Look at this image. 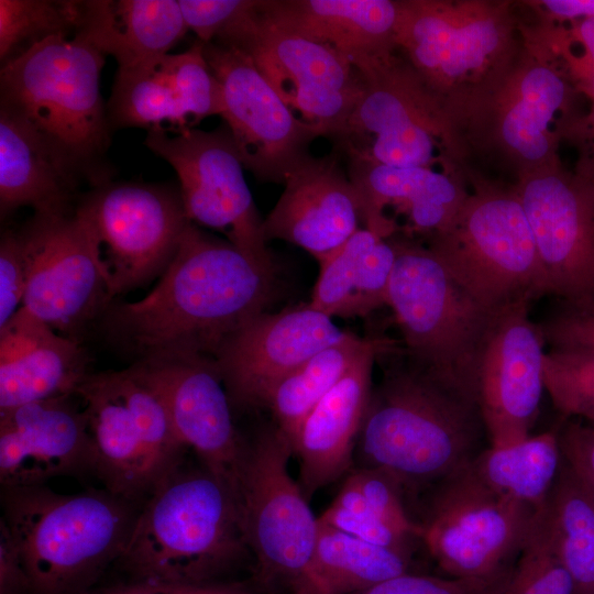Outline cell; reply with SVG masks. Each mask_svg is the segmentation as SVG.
Segmentation results:
<instances>
[{
	"label": "cell",
	"mask_w": 594,
	"mask_h": 594,
	"mask_svg": "<svg viewBox=\"0 0 594 594\" xmlns=\"http://www.w3.org/2000/svg\"><path fill=\"white\" fill-rule=\"evenodd\" d=\"M275 267L190 222L156 286L142 299L109 306L100 324L134 362L213 356L222 342L268 306Z\"/></svg>",
	"instance_id": "cell-1"
},
{
	"label": "cell",
	"mask_w": 594,
	"mask_h": 594,
	"mask_svg": "<svg viewBox=\"0 0 594 594\" xmlns=\"http://www.w3.org/2000/svg\"><path fill=\"white\" fill-rule=\"evenodd\" d=\"M362 465L419 495L469 464L488 442L475 399L408 362L372 388L359 433Z\"/></svg>",
	"instance_id": "cell-2"
},
{
	"label": "cell",
	"mask_w": 594,
	"mask_h": 594,
	"mask_svg": "<svg viewBox=\"0 0 594 594\" xmlns=\"http://www.w3.org/2000/svg\"><path fill=\"white\" fill-rule=\"evenodd\" d=\"M3 516L31 594H87L131 536L142 503L107 488L61 494L44 484L2 487Z\"/></svg>",
	"instance_id": "cell-3"
},
{
	"label": "cell",
	"mask_w": 594,
	"mask_h": 594,
	"mask_svg": "<svg viewBox=\"0 0 594 594\" xmlns=\"http://www.w3.org/2000/svg\"><path fill=\"white\" fill-rule=\"evenodd\" d=\"M238 499L204 466L179 465L142 503L120 565L133 580H219L246 553Z\"/></svg>",
	"instance_id": "cell-4"
},
{
	"label": "cell",
	"mask_w": 594,
	"mask_h": 594,
	"mask_svg": "<svg viewBox=\"0 0 594 594\" xmlns=\"http://www.w3.org/2000/svg\"><path fill=\"white\" fill-rule=\"evenodd\" d=\"M102 53L55 36L0 69V107L30 124L92 188L111 180L112 127L100 91Z\"/></svg>",
	"instance_id": "cell-5"
},
{
	"label": "cell",
	"mask_w": 594,
	"mask_h": 594,
	"mask_svg": "<svg viewBox=\"0 0 594 594\" xmlns=\"http://www.w3.org/2000/svg\"><path fill=\"white\" fill-rule=\"evenodd\" d=\"M520 34L508 2L397 1L396 51L453 121L510 67Z\"/></svg>",
	"instance_id": "cell-6"
},
{
	"label": "cell",
	"mask_w": 594,
	"mask_h": 594,
	"mask_svg": "<svg viewBox=\"0 0 594 594\" xmlns=\"http://www.w3.org/2000/svg\"><path fill=\"white\" fill-rule=\"evenodd\" d=\"M361 95L330 140L349 161L461 173L466 151L449 112L396 51L358 68Z\"/></svg>",
	"instance_id": "cell-7"
},
{
	"label": "cell",
	"mask_w": 594,
	"mask_h": 594,
	"mask_svg": "<svg viewBox=\"0 0 594 594\" xmlns=\"http://www.w3.org/2000/svg\"><path fill=\"white\" fill-rule=\"evenodd\" d=\"M388 239L396 260L387 306L400 328L407 362L476 400L480 353L495 311L474 300L427 245L400 233Z\"/></svg>",
	"instance_id": "cell-8"
},
{
	"label": "cell",
	"mask_w": 594,
	"mask_h": 594,
	"mask_svg": "<svg viewBox=\"0 0 594 594\" xmlns=\"http://www.w3.org/2000/svg\"><path fill=\"white\" fill-rule=\"evenodd\" d=\"M575 92L546 47L526 38L510 67L455 120L466 153L493 155L517 177L560 161L559 143L579 118Z\"/></svg>",
	"instance_id": "cell-9"
},
{
	"label": "cell",
	"mask_w": 594,
	"mask_h": 594,
	"mask_svg": "<svg viewBox=\"0 0 594 594\" xmlns=\"http://www.w3.org/2000/svg\"><path fill=\"white\" fill-rule=\"evenodd\" d=\"M428 249L480 305L497 311L549 295L546 274L513 186L473 182V189Z\"/></svg>",
	"instance_id": "cell-10"
},
{
	"label": "cell",
	"mask_w": 594,
	"mask_h": 594,
	"mask_svg": "<svg viewBox=\"0 0 594 594\" xmlns=\"http://www.w3.org/2000/svg\"><path fill=\"white\" fill-rule=\"evenodd\" d=\"M418 496L415 522L420 542L450 578L510 574L539 512L495 493L479 480L470 463Z\"/></svg>",
	"instance_id": "cell-11"
},
{
	"label": "cell",
	"mask_w": 594,
	"mask_h": 594,
	"mask_svg": "<svg viewBox=\"0 0 594 594\" xmlns=\"http://www.w3.org/2000/svg\"><path fill=\"white\" fill-rule=\"evenodd\" d=\"M75 213L112 299L162 275L190 223L179 187L139 182L94 187Z\"/></svg>",
	"instance_id": "cell-12"
},
{
	"label": "cell",
	"mask_w": 594,
	"mask_h": 594,
	"mask_svg": "<svg viewBox=\"0 0 594 594\" xmlns=\"http://www.w3.org/2000/svg\"><path fill=\"white\" fill-rule=\"evenodd\" d=\"M293 449L275 425L245 440L237 498L249 551L255 559V582L268 592L287 588L307 568L316 543L318 518L288 471Z\"/></svg>",
	"instance_id": "cell-13"
},
{
	"label": "cell",
	"mask_w": 594,
	"mask_h": 594,
	"mask_svg": "<svg viewBox=\"0 0 594 594\" xmlns=\"http://www.w3.org/2000/svg\"><path fill=\"white\" fill-rule=\"evenodd\" d=\"M210 43L246 54L293 114L319 138L343 127L363 87L351 61L271 21L260 0Z\"/></svg>",
	"instance_id": "cell-14"
},
{
	"label": "cell",
	"mask_w": 594,
	"mask_h": 594,
	"mask_svg": "<svg viewBox=\"0 0 594 594\" xmlns=\"http://www.w3.org/2000/svg\"><path fill=\"white\" fill-rule=\"evenodd\" d=\"M145 145L176 172L190 222L223 233L260 263L275 267L243 164L227 125L212 131H150Z\"/></svg>",
	"instance_id": "cell-15"
},
{
	"label": "cell",
	"mask_w": 594,
	"mask_h": 594,
	"mask_svg": "<svg viewBox=\"0 0 594 594\" xmlns=\"http://www.w3.org/2000/svg\"><path fill=\"white\" fill-rule=\"evenodd\" d=\"M19 233L30 268L20 308L81 342L112 302L85 227L75 210L34 213Z\"/></svg>",
	"instance_id": "cell-16"
},
{
	"label": "cell",
	"mask_w": 594,
	"mask_h": 594,
	"mask_svg": "<svg viewBox=\"0 0 594 594\" xmlns=\"http://www.w3.org/2000/svg\"><path fill=\"white\" fill-rule=\"evenodd\" d=\"M529 222L549 295L594 298V170L560 161L522 174L512 185Z\"/></svg>",
	"instance_id": "cell-17"
},
{
	"label": "cell",
	"mask_w": 594,
	"mask_h": 594,
	"mask_svg": "<svg viewBox=\"0 0 594 594\" xmlns=\"http://www.w3.org/2000/svg\"><path fill=\"white\" fill-rule=\"evenodd\" d=\"M202 52L220 84V116L244 168L258 182L284 185L319 136L293 114L246 54L218 43H202Z\"/></svg>",
	"instance_id": "cell-18"
},
{
	"label": "cell",
	"mask_w": 594,
	"mask_h": 594,
	"mask_svg": "<svg viewBox=\"0 0 594 594\" xmlns=\"http://www.w3.org/2000/svg\"><path fill=\"white\" fill-rule=\"evenodd\" d=\"M521 301L495 311L481 349L475 397L491 447L530 436L540 409L544 339Z\"/></svg>",
	"instance_id": "cell-19"
},
{
	"label": "cell",
	"mask_w": 594,
	"mask_h": 594,
	"mask_svg": "<svg viewBox=\"0 0 594 594\" xmlns=\"http://www.w3.org/2000/svg\"><path fill=\"white\" fill-rule=\"evenodd\" d=\"M350 333L305 304L256 315L229 336L212 359L232 407H260L290 372Z\"/></svg>",
	"instance_id": "cell-20"
},
{
	"label": "cell",
	"mask_w": 594,
	"mask_h": 594,
	"mask_svg": "<svg viewBox=\"0 0 594 594\" xmlns=\"http://www.w3.org/2000/svg\"><path fill=\"white\" fill-rule=\"evenodd\" d=\"M134 364L164 400L177 438L235 495L244 439L215 360L177 355ZM238 499V498H237Z\"/></svg>",
	"instance_id": "cell-21"
},
{
	"label": "cell",
	"mask_w": 594,
	"mask_h": 594,
	"mask_svg": "<svg viewBox=\"0 0 594 594\" xmlns=\"http://www.w3.org/2000/svg\"><path fill=\"white\" fill-rule=\"evenodd\" d=\"M222 108L220 84L198 40L183 53L118 69L107 103L112 129L147 132L193 129L202 119L221 114Z\"/></svg>",
	"instance_id": "cell-22"
},
{
	"label": "cell",
	"mask_w": 594,
	"mask_h": 594,
	"mask_svg": "<svg viewBox=\"0 0 594 594\" xmlns=\"http://www.w3.org/2000/svg\"><path fill=\"white\" fill-rule=\"evenodd\" d=\"M75 395L0 411L2 487L42 485L59 475L95 473V449Z\"/></svg>",
	"instance_id": "cell-23"
},
{
	"label": "cell",
	"mask_w": 594,
	"mask_h": 594,
	"mask_svg": "<svg viewBox=\"0 0 594 594\" xmlns=\"http://www.w3.org/2000/svg\"><path fill=\"white\" fill-rule=\"evenodd\" d=\"M284 186L263 219L266 243H293L318 261L363 228L358 194L334 150L319 157L308 155L288 174Z\"/></svg>",
	"instance_id": "cell-24"
},
{
	"label": "cell",
	"mask_w": 594,
	"mask_h": 594,
	"mask_svg": "<svg viewBox=\"0 0 594 594\" xmlns=\"http://www.w3.org/2000/svg\"><path fill=\"white\" fill-rule=\"evenodd\" d=\"M346 172L361 206L364 228L388 239L399 233L426 240L444 231L464 205L470 190L462 173L430 167H395L346 162Z\"/></svg>",
	"instance_id": "cell-25"
},
{
	"label": "cell",
	"mask_w": 594,
	"mask_h": 594,
	"mask_svg": "<svg viewBox=\"0 0 594 594\" xmlns=\"http://www.w3.org/2000/svg\"><path fill=\"white\" fill-rule=\"evenodd\" d=\"M387 349L381 339L367 349L311 409L292 441L298 483L308 501L350 471L373 388V365Z\"/></svg>",
	"instance_id": "cell-26"
},
{
	"label": "cell",
	"mask_w": 594,
	"mask_h": 594,
	"mask_svg": "<svg viewBox=\"0 0 594 594\" xmlns=\"http://www.w3.org/2000/svg\"><path fill=\"white\" fill-rule=\"evenodd\" d=\"M88 362L80 342L20 308L0 328V411L75 395Z\"/></svg>",
	"instance_id": "cell-27"
},
{
	"label": "cell",
	"mask_w": 594,
	"mask_h": 594,
	"mask_svg": "<svg viewBox=\"0 0 594 594\" xmlns=\"http://www.w3.org/2000/svg\"><path fill=\"white\" fill-rule=\"evenodd\" d=\"M279 26L340 53L359 68L396 51L397 1L261 0Z\"/></svg>",
	"instance_id": "cell-28"
},
{
	"label": "cell",
	"mask_w": 594,
	"mask_h": 594,
	"mask_svg": "<svg viewBox=\"0 0 594 594\" xmlns=\"http://www.w3.org/2000/svg\"><path fill=\"white\" fill-rule=\"evenodd\" d=\"M82 182L30 124L0 107L1 219L26 206L35 213H70Z\"/></svg>",
	"instance_id": "cell-29"
},
{
	"label": "cell",
	"mask_w": 594,
	"mask_h": 594,
	"mask_svg": "<svg viewBox=\"0 0 594 594\" xmlns=\"http://www.w3.org/2000/svg\"><path fill=\"white\" fill-rule=\"evenodd\" d=\"M187 31L178 0H81L74 36L128 69L169 54Z\"/></svg>",
	"instance_id": "cell-30"
},
{
	"label": "cell",
	"mask_w": 594,
	"mask_h": 594,
	"mask_svg": "<svg viewBox=\"0 0 594 594\" xmlns=\"http://www.w3.org/2000/svg\"><path fill=\"white\" fill-rule=\"evenodd\" d=\"M75 395L84 403L95 449V474L108 491L143 503L154 482L131 411L103 372L89 373Z\"/></svg>",
	"instance_id": "cell-31"
},
{
	"label": "cell",
	"mask_w": 594,
	"mask_h": 594,
	"mask_svg": "<svg viewBox=\"0 0 594 594\" xmlns=\"http://www.w3.org/2000/svg\"><path fill=\"white\" fill-rule=\"evenodd\" d=\"M411 557L318 520L311 559L289 594H350L411 572Z\"/></svg>",
	"instance_id": "cell-32"
},
{
	"label": "cell",
	"mask_w": 594,
	"mask_h": 594,
	"mask_svg": "<svg viewBox=\"0 0 594 594\" xmlns=\"http://www.w3.org/2000/svg\"><path fill=\"white\" fill-rule=\"evenodd\" d=\"M539 521L576 594H594V495L563 459Z\"/></svg>",
	"instance_id": "cell-33"
},
{
	"label": "cell",
	"mask_w": 594,
	"mask_h": 594,
	"mask_svg": "<svg viewBox=\"0 0 594 594\" xmlns=\"http://www.w3.org/2000/svg\"><path fill=\"white\" fill-rule=\"evenodd\" d=\"M563 461L559 428L507 447H487L471 462L473 473L495 493L539 510Z\"/></svg>",
	"instance_id": "cell-34"
},
{
	"label": "cell",
	"mask_w": 594,
	"mask_h": 594,
	"mask_svg": "<svg viewBox=\"0 0 594 594\" xmlns=\"http://www.w3.org/2000/svg\"><path fill=\"white\" fill-rule=\"evenodd\" d=\"M377 340L351 332L311 355L273 388L264 406L271 409L290 446L311 409Z\"/></svg>",
	"instance_id": "cell-35"
},
{
	"label": "cell",
	"mask_w": 594,
	"mask_h": 594,
	"mask_svg": "<svg viewBox=\"0 0 594 594\" xmlns=\"http://www.w3.org/2000/svg\"><path fill=\"white\" fill-rule=\"evenodd\" d=\"M103 373L136 422L155 486L182 465L186 448L176 436L161 395L134 363L121 371Z\"/></svg>",
	"instance_id": "cell-36"
},
{
	"label": "cell",
	"mask_w": 594,
	"mask_h": 594,
	"mask_svg": "<svg viewBox=\"0 0 594 594\" xmlns=\"http://www.w3.org/2000/svg\"><path fill=\"white\" fill-rule=\"evenodd\" d=\"M81 0H0V64L18 59L35 45L76 33Z\"/></svg>",
	"instance_id": "cell-37"
},
{
	"label": "cell",
	"mask_w": 594,
	"mask_h": 594,
	"mask_svg": "<svg viewBox=\"0 0 594 594\" xmlns=\"http://www.w3.org/2000/svg\"><path fill=\"white\" fill-rule=\"evenodd\" d=\"M543 384L563 418L594 424V350L546 351Z\"/></svg>",
	"instance_id": "cell-38"
},
{
	"label": "cell",
	"mask_w": 594,
	"mask_h": 594,
	"mask_svg": "<svg viewBox=\"0 0 594 594\" xmlns=\"http://www.w3.org/2000/svg\"><path fill=\"white\" fill-rule=\"evenodd\" d=\"M377 238L380 235L363 227L318 260L320 271L309 302L311 307L331 318L351 317L359 265Z\"/></svg>",
	"instance_id": "cell-39"
},
{
	"label": "cell",
	"mask_w": 594,
	"mask_h": 594,
	"mask_svg": "<svg viewBox=\"0 0 594 594\" xmlns=\"http://www.w3.org/2000/svg\"><path fill=\"white\" fill-rule=\"evenodd\" d=\"M498 594H576L573 580L552 549L538 514L531 535Z\"/></svg>",
	"instance_id": "cell-40"
},
{
	"label": "cell",
	"mask_w": 594,
	"mask_h": 594,
	"mask_svg": "<svg viewBox=\"0 0 594 594\" xmlns=\"http://www.w3.org/2000/svg\"><path fill=\"white\" fill-rule=\"evenodd\" d=\"M318 520L364 541L409 557L413 554L415 540L404 537L383 522L348 480L344 481L332 504L318 517Z\"/></svg>",
	"instance_id": "cell-41"
},
{
	"label": "cell",
	"mask_w": 594,
	"mask_h": 594,
	"mask_svg": "<svg viewBox=\"0 0 594 594\" xmlns=\"http://www.w3.org/2000/svg\"><path fill=\"white\" fill-rule=\"evenodd\" d=\"M549 32L546 44L539 41L560 65L579 92L594 102V18L566 22Z\"/></svg>",
	"instance_id": "cell-42"
},
{
	"label": "cell",
	"mask_w": 594,
	"mask_h": 594,
	"mask_svg": "<svg viewBox=\"0 0 594 594\" xmlns=\"http://www.w3.org/2000/svg\"><path fill=\"white\" fill-rule=\"evenodd\" d=\"M346 476L372 512L387 526L411 540H419V528L406 507L398 485L383 472L360 466Z\"/></svg>",
	"instance_id": "cell-43"
},
{
	"label": "cell",
	"mask_w": 594,
	"mask_h": 594,
	"mask_svg": "<svg viewBox=\"0 0 594 594\" xmlns=\"http://www.w3.org/2000/svg\"><path fill=\"white\" fill-rule=\"evenodd\" d=\"M396 250L389 239L377 238L361 258L351 317L366 316L387 305Z\"/></svg>",
	"instance_id": "cell-44"
},
{
	"label": "cell",
	"mask_w": 594,
	"mask_h": 594,
	"mask_svg": "<svg viewBox=\"0 0 594 594\" xmlns=\"http://www.w3.org/2000/svg\"><path fill=\"white\" fill-rule=\"evenodd\" d=\"M507 579L450 578L408 572L350 594H498Z\"/></svg>",
	"instance_id": "cell-45"
},
{
	"label": "cell",
	"mask_w": 594,
	"mask_h": 594,
	"mask_svg": "<svg viewBox=\"0 0 594 594\" xmlns=\"http://www.w3.org/2000/svg\"><path fill=\"white\" fill-rule=\"evenodd\" d=\"M538 323L549 349L594 350V298L561 300Z\"/></svg>",
	"instance_id": "cell-46"
},
{
	"label": "cell",
	"mask_w": 594,
	"mask_h": 594,
	"mask_svg": "<svg viewBox=\"0 0 594 594\" xmlns=\"http://www.w3.org/2000/svg\"><path fill=\"white\" fill-rule=\"evenodd\" d=\"M29 274V258L19 230L3 231L0 240V328L20 309Z\"/></svg>",
	"instance_id": "cell-47"
},
{
	"label": "cell",
	"mask_w": 594,
	"mask_h": 594,
	"mask_svg": "<svg viewBox=\"0 0 594 594\" xmlns=\"http://www.w3.org/2000/svg\"><path fill=\"white\" fill-rule=\"evenodd\" d=\"M252 0H178L188 30L202 43L215 41Z\"/></svg>",
	"instance_id": "cell-48"
},
{
	"label": "cell",
	"mask_w": 594,
	"mask_h": 594,
	"mask_svg": "<svg viewBox=\"0 0 594 594\" xmlns=\"http://www.w3.org/2000/svg\"><path fill=\"white\" fill-rule=\"evenodd\" d=\"M562 457L594 495V426L570 419L559 428Z\"/></svg>",
	"instance_id": "cell-49"
},
{
	"label": "cell",
	"mask_w": 594,
	"mask_h": 594,
	"mask_svg": "<svg viewBox=\"0 0 594 594\" xmlns=\"http://www.w3.org/2000/svg\"><path fill=\"white\" fill-rule=\"evenodd\" d=\"M0 594H31V583L14 539L0 519Z\"/></svg>",
	"instance_id": "cell-50"
},
{
	"label": "cell",
	"mask_w": 594,
	"mask_h": 594,
	"mask_svg": "<svg viewBox=\"0 0 594 594\" xmlns=\"http://www.w3.org/2000/svg\"><path fill=\"white\" fill-rule=\"evenodd\" d=\"M158 585L161 594H267V591L255 581L212 580Z\"/></svg>",
	"instance_id": "cell-51"
},
{
	"label": "cell",
	"mask_w": 594,
	"mask_h": 594,
	"mask_svg": "<svg viewBox=\"0 0 594 594\" xmlns=\"http://www.w3.org/2000/svg\"><path fill=\"white\" fill-rule=\"evenodd\" d=\"M569 136H573L581 145L585 146L586 154L582 164L594 170V102L586 114L574 121Z\"/></svg>",
	"instance_id": "cell-52"
},
{
	"label": "cell",
	"mask_w": 594,
	"mask_h": 594,
	"mask_svg": "<svg viewBox=\"0 0 594 594\" xmlns=\"http://www.w3.org/2000/svg\"><path fill=\"white\" fill-rule=\"evenodd\" d=\"M87 594H161L160 585L156 583L133 580L128 583H121L103 587L97 591H90Z\"/></svg>",
	"instance_id": "cell-53"
},
{
	"label": "cell",
	"mask_w": 594,
	"mask_h": 594,
	"mask_svg": "<svg viewBox=\"0 0 594 594\" xmlns=\"http://www.w3.org/2000/svg\"><path fill=\"white\" fill-rule=\"evenodd\" d=\"M586 424H587V422H586ZM590 425L594 426V424H590Z\"/></svg>",
	"instance_id": "cell-54"
}]
</instances>
